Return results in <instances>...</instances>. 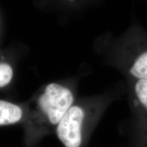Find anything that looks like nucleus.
<instances>
[{
    "label": "nucleus",
    "instance_id": "nucleus-1",
    "mask_svg": "<svg viewBox=\"0 0 147 147\" xmlns=\"http://www.w3.org/2000/svg\"><path fill=\"white\" fill-rule=\"evenodd\" d=\"M125 94V84L120 81L102 93L74 102L55 129L63 147H87L90 138L106 111Z\"/></svg>",
    "mask_w": 147,
    "mask_h": 147
},
{
    "label": "nucleus",
    "instance_id": "nucleus-2",
    "mask_svg": "<svg viewBox=\"0 0 147 147\" xmlns=\"http://www.w3.org/2000/svg\"><path fill=\"white\" fill-rule=\"evenodd\" d=\"M104 63L117 69L125 80H147V32L137 23L122 34L106 32L97 41Z\"/></svg>",
    "mask_w": 147,
    "mask_h": 147
},
{
    "label": "nucleus",
    "instance_id": "nucleus-3",
    "mask_svg": "<svg viewBox=\"0 0 147 147\" xmlns=\"http://www.w3.org/2000/svg\"><path fill=\"white\" fill-rule=\"evenodd\" d=\"M129 117L120 125L126 147H143L147 143V80H125Z\"/></svg>",
    "mask_w": 147,
    "mask_h": 147
},
{
    "label": "nucleus",
    "instance_id": "nucleus-4",
    "mask_svg": "<svg viewBox=\"0 0 147 147\" xmlns=\"http://www.w3.org/2000/svg\"><path fill=\"white\" fill-rule=\"evenodd\" d=\"M74 102V92L69 86L59 83L48 84L37 102L41 116L36 126L37 129L44 133L55 129Z\"/></svg>",
    "mask_w": 147,
    "mask_h": 147
},
{
    "label": "nucleus",
    "instance_id": "nucleus-5",
    "mask_svg": "<svg viewBox=\"0 0 147 147\" xmlns=\"http://www.w3.org/2000/svg\"><path fill=\"white\" fill-rule=\"evenodd\" d=\"M22 108L16 104L0 100V126L18 123L23 118Z\"/></svg>",
    "mask_w": 147,
    "mask_h": 147
},
{
    "label": "nucleus",
    "instance_id": "nucleus-6",
    "mask_svg": "<svg viewBox=\"0 0 147 147\" xmlns=\"http://www.w3.org/2000/svg\"><path fill=\"white\" fill-rule=\"evenodd\" d=\"M13 76L12 67L6 63H0V88L10 83Z\"/></svg>",
    "mask_w": 147,
    "mask_h": 147
},
{
    "label": "nucleus",
    "instance_id": "nucleus-7",
    "mask_svg": "<svg viewBox=\"0 0 147 147\" xmlns=\"http://www.w3.org/2000/svg\"><path fill=\"white\" fill-rule=\"evenodd\" d=\"M143 147H147V143H146V144H145V145H144V146H143Z\"/></svg>",
    "mask_w": 147,
    "mask_h": 147
}]
</instances>
